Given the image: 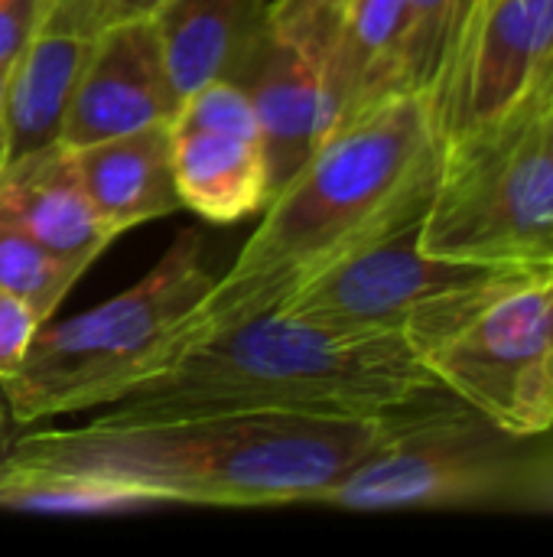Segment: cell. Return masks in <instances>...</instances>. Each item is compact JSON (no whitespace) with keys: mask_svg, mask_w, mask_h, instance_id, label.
I'll return each mask as SVG.
<instances>
[{"mask_svg":"<svg viewBox=\"0 0 553 557\" xmlns=\"http://www.w3.org/2000/svg\"><path fill=\"white\" fill-rule=\"evenodd\" d=\"M440 157L443 137L420 95L398 91L352 114L271 196L261 225L186 326L179 352L280 310L329 268L424 219Z\"/></svg>","mask_w":553,"mask_h":557,"instance_id":"obj_1","label":"cell"},{"mask_svg":"<svg viewBox=\"0 0 553 557\" xmlns=\"http://www.w3.org/2000/svg\"><path fill=\"white\" fill-rule=\"evenodd\" d=\"M404 418L202 414L143 424L95 418L85 428L13 437L0 470L91 476L143 493L156 506H313L388 444Z\"/></svg>","mask_w":553,"mask_h":557,"instance_id":"obj_2","label":"cell"},{"mask_svg":"<svg viewBox=\"0 0 553 557\" xmlns=\"http://www.w3.org/2000/svg\"><path fill=\"white\" fill-rule=\"evenodd\" d=\"M453 392L404 333L336 330L284 310L218 330L137 382L108 424L202 414L401 418Z\"/></svg>","mask_w":553,"mask_h":557,"instance_id":"obj_3","label":"cell"},{"mask_svg":"<svg viewBox=\"0 0 553 557\" xmlns=\"http://www.w3.org/2000/svg\"><path fill=\"white\" fill-rule=\"evenodd\" d=\"M212 287L205 238L186 228L134 287L62 323L49 320L20 372L0 382L13 424L111 405L169 366Z\"/></svg>","mask_w":553,"mask_h":557,"instance_id":"obj_4","label":"cell"},{"mask_svg":"<svg viewBox=\"0 0 553 557\" xmlns=\"http://www.w3.org/2000/svg\"><path fill=\"white\" fill-rule=\"evenodd\" d=\"M553 55L499 114L443 140L420 222L433 258L466 264H553Z\"/></svg>","mask_w":553,"mask_h":557,"instance_id":"obj_5","label":"cell"},{"mask_svg":"<svg viewBox=\"0 0 553 557\" xmlns=\"http://www.w3.org/2000/svg\"><path fill=\"white\" fill-rule=\"evenodd\" d=\"M430 372L518 441L538 437L535 388L553 349V264H502L424 307L404 330Z\"/></svg>","mask_w":553,"mask_h":557,"instance_id":"obj_6","label":"cell"},{"mask_svg":"<svg viewBox=\"0 0 553 557\" xmlns=\"http://www.w3.org/2000/svg\"><path fill=\"white\" fill-rule=\"evenodd\" d=\"M518 444L450 395L407 414L388 444L323 490L313 506L398 512L512 499L525 463Z\"/></svg>","mask_w":553,"mask_h":557,"instance_id":"obj_7","label":"cell"},{"mask_svg":"<svg viewBox=\"0 0 553 557\" xmlns=\"http://www.w3.org/2000/svg\"><path fill=\"white\" fill-rule=\"evenodd\" d=\"M420 222L424 219H414L329 268L297 290L280 310L336 330L404 333L424 307L492 271V264L427 255L420 245Z\"/></svg>","mask_w":553,"mask_h":557,"instance_id":"obj_8","label":"cell"},{"mask_svg":"<svg viewBox=\"0 0 553 557\" xmlns=\"http://www.w3.org/2000/svg\"><path fill=\"white\" fill-rule=\"evenodd\" d=\"M553 55V0H486L463 26L433 101L440 137L505 111Z\"/></svg>","mask_w":553,"mask_h":557,"instance_id":"obj_9","label":"cell"},{"mask_svg":"<svg viewBox=\"0 0 553 557\" xmlns=\"http://www.w3.org/2000/svg\"><path fill=\"white\" fill-rule=\"evenodd\" d=\"M173 88L153 16L121 20L101 29L65 108L59 144L85 147L147 124H173Z\"/></svg>","mask_w":553,"mask_h":557,"instance_id":"obj_10","label":"cell"},{"mask_svg":"<svg viewBox=\"0 0 553 557\" xmlns=\"http://www.w3.org/2000/svg\"><path fill=\"white\" fill-rule=\"evenodd\" d=\"M323 69L326 62L316 52L267 20L231 78L254 104L271 173V196L316 153L332 131Z\"/></svg>","mask_w":553,"mask_h":557,"instance_id":"obj_11","label":"cell"},{"mask_svg":"<svg viewBox=\"0 0 553 557\" xmlns=\"http://www.w3.org/2000/svg\"><path fill=\"white\" fill-rule=\"evenodd\" d=\"M101 29L88 0L42 3L36 29L10 65L7 163L59 140L68 98Z\"/></svg>","mask_w":553,"mask_h":557,"instance_id":"obj_12","label":"cell"},{"mask_svg":"<svg viewBox=\"0 0 553 557\" xmlns=\"http://www.w3.org/2000/svg\"><path fill=\"white\" fill-rule=\"evenodd\" d=\"M0 215L81 271L117 238L91 209L72 150L59 140L0 166Z\"/></svg>","mask_w":553,"mask_h":557,"instance_id":"obj_13","label":"cell"},{"mask_svg":"<svg viewBox=\"0 0 553 557\" xmlns=\"http://www.w3.org/2000/svg\"><path fill=\"white\" fill-rule=\"evenodd\" d=\"M68 150L91 209L114 235L183 209L173 173V124H147Z\"/></svg>","mask_w":553,"mask_h":557,"instance_id":"obj_14","label":"cell"},{"mask_svg":"<svg viewBox=\"0 0 553 557\" xmlns=\"http://www.w3.org/2000/svg\"><path fill=\"white\" fill-rule=\"evenodd\" d=\"M150 16L183 101L209 82L235 78L271 20V0H163Z\"/></svg>","mask_w":553,"mask_h":557,"instance_id":"obj_15","label":"cell"},{"mask_svg":"<svg viewBox=\"0 0 553 557\" xmlns=\"http://www.w3.org/2000/svg\"><path fill=\"white\" fill-rule=\"evenodd\" d=\"M173 173L183 209L231 225L271 202V173L261 137L173 127Z\"/></svg>","mask_w":553,"mask_h":557,"instance_id":"obj_16","label":"cell"},{"mask_svg":"<svg viewBox=\"0 0 553 557\" xmlns=\"http://www.w3.org/2000/svg\"><path fill=\"white\" fill-rule=\"evenodd\" d=\"M473 0H407L404 29L391 65V95L411 91L437 101L453 65Z\"/></svg>","mask_w":553,"mask_h":557,"instance_id":"obj_17","label":"cell"},{"mask_svg":"<svg viewBox=\"0 0 553 557\" xmlns=\"http://www.w3.org/2000/svg\"><path fill=\"white\" fill-rule=\"evenodd\" d=\"M156 506L143 493L72 473H23L0 470V509L46 516H108Z\"/></svg>","mask_w":553,"mask_h":557,"instance_id":"obj_18","label":"cell"},{"mask_svg":"<svg viewBox=\"0 0 553 557\" xmlns=\"http://www.w3.org/2000/svg\"><path fill=\"white\" fill-rule=\"evenodd\" d=\"M81 268L55 258L33 235L0 215V287L26 300L49 323L68 290L81 281Z\"/></svg>","mask_w":553,"mask_h":557,"instance_id":"obj_19","label":"cell"},{"mask_svg":"<svg viewBox=\"0 0 553 557\" xmlns=\"http://www.w3.org/2000/svg\"><path fill=\"white\" fill-rule=\"evenodd\" d=\"M176 131H218V134H241V137H261L254 104L248 91L231 82L218 78L179 101V111L173 117Z\"/></svg>","mask_w":553,"mask_h":557,"instance_id":"obj_20","label":"cell"},{"mask_svg":"<svg viewBox=\"0 0 553 557\" xmlns=\"http://www.w3.org/2000/svg\"><path fill=\"white\" fill-rule=\"evenodd\" d=\"M345 3L349 0H271V20L326 62Z\"/></svg>","mask_w":553,"mask_h":557,"instance_id":"obj_21","label":"cell"},{"mask_svg":"<svg viewBox=\"0 0 553 557\" xmlns=\"http://www.w3.org/2000/svg\"><path fill=\"white\" fill-rule=\"evenodd\" d=\"M42 317L20 297L0 287V382L13 379L42 330Z\"/></svg>","mask_w":553,"mask_h":557,"instance_id":"obj_22","label":"cell"},{"mask_svg":"<svg viewBox=\"0 0 553 557\" xmlns=\"http://www.w3.org/2000/svg\"><path fill=\"white\" fill-rule=\"evenodd\" d=\"M46 0H0V69L13 65L39 23Z\"/></svg>","mask_w":553,"mask_h":557,"instance_id":"obj_23","label":"cell"},{"mask_svg":"<svg viewBox=\"0 0 553 557\" xmlns=\"http://www.w3.org/2000/svg\"><path fill=\"white\" fill-rule=\"evenodd\" d=\"M512 499L528 503L535 509H553V444L544 450L525 454L521 476Z\"/></svg>","mask_w":553,"mask_h":557,"instance_id":"obj_24","label":"cell"},{"mask_svg":"<svg viewBox=\"0 0 553 557\" xmlns=\"http://www.w3.org/2000/svg\"><path fill=\"white\" fill-rule=\"evenodd\" d=\"M535 428H538V437L553 431V349L544 356L541 372H538V388H535Z\"/></svg>","mask_w":553,"mask_h":557,"instance_id":"obj_25","label":"cell"},{"mask_svg":"<svg viewBox=\"0 0 553 557\" xmlns=\"http://www.w3.org/2000/svg\"><path fill=\"white\" fill-rule=\"evenodd\" d=\"M95 16L111 26V23H121V20H134V16H150L163 0H88Z\"/></svg>","mask_w":553,"mask_h":557,"instance_id":"obj_26","label":"cell"},{"mask_svg":"<svg viewBox=\"0 0 553 557\" xmlns=\"http://www.w3.org/2000/svg\"><path fill=\"white\" fill-rule=\"evenodd\" d=\"M7 88H10V65L0 69V166L7 163Z\"/></svg>","mask_w":553,"mask_h":557,"instance_id":"obj_27","label":"cell"},{"mask_svg":"<svg viewBox=\"0 0 553 557\" xmlns=\"http://www.w3.org/2000/svg\"><path fill=\"white\" fill-rule=\"evenodd\" d=\"M10 424H13V418H10V408H7V398H3V392H0V463H3V457H7V450H10Z\"/></svg>","mask_w":553,"mask_h":557,"instance_id":"obj_28","label":"cell"},{"mask_svg":"<svg viewBox=\"0 0 553 557\" xmlns=\"http://www.w3.org/2000/svg\"><path fill=\"white\" fill-rule=\"evenodd\" d=\"M479 3H486V0H473V3H469V13H473V10H476ZM469 13H466V20H469ZM463 26H466V23H463Z\"/></svg>","mask_w":553,"mask_h":557,"instance_id":"obj_29","label":"cell"},{"mask_svg":"<svg viewBox=\"0 0 553 557\" xmlns=\"http://www.w3.org/2000/svg\"><path fill=\"white\" fill-rule=\"evenodd\" d=\"M551 140H553V111H551Z\"/></svg>","mask_w":553,"mask_h":557,"instance_id":"obj_30","label":"cell"},{"mask_svg":"<svg viewBox=\"0 0 553 557\" xmlns=\"http://www.w3.org/2000/svg\"><path fill=\"white\" fill-rule=\"evenodd\" d=\"M479 7H482V3H479Z\"/></svg>","mask_w":553,"mask_h":557,"instance_id":"obj_31","label":"cell"}]
</instances>
